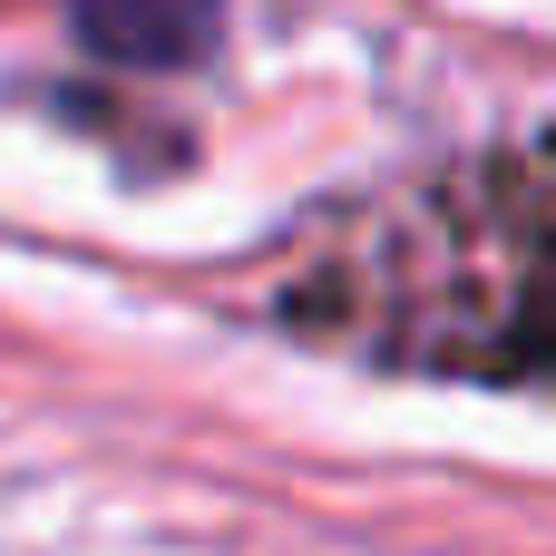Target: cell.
<instances>
[{"mask_svg":"<svg viewBox=\"0 0 556 556\" xmlns=\"http://www.w3.org/2000/svg\"><path fill=\"white\" fill-rule=\"evenodd\" d=\"M498 362H508V381H556V186L538 205L528 264H518V313L498 332Z\"/></svg>","mask_w":556,"mask_h":556,"instance_id":"7a4b0ae2","label":"cell"},{"mask_svg":"<svg viewBox=\"0 0 556 556\" xmlns=\"http://www.w3.org/2000/svg\"><path fill=\"white\" fill-rule=\"evenodd\" d=\"M68 29L108 68H195L225 29V0H68Z\"/></svg>","mask_w":556,"mask_h":556,"instance_id":"6da1fadb","label":"cell"}]
</instances>
